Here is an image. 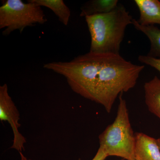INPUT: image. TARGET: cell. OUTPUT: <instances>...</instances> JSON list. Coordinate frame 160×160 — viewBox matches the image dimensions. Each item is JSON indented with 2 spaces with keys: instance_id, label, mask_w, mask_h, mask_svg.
<instances>
[{
  "instance_id": "cell-13",
  "label": "cell",
  "mask_w": 160,
  "mask_h": 160,
  "mask_svg": "<svg viewBox=\"0 0 160 160\" xmlns=\"http://www.w3.org/2000/svg\"><path fill=\"white\" fill-rule=\"evenodd\" d=\"M108 157V155L104 150L101 147H99L96 154L92 160H105Z\"/></svg>"
},
{
  "instance_id": "cell-4",
  "label": "cell",
  "mask_w": 160,
  "mask_h": 160,
  "mask_svg": "<svg viewBox=\"0 0 160 160\" xmlns=\"http://www.w3.org/2000/svg\"><path fill=\"white\" fill-rule=\"evenodd\" d=\"M0 7V29H4L2 35L8 36L14 30L22 33L28 26L44 24L47 22L46 15L41 7L31 2L21 0L2 1Z\"/></svg>"
},
{
  "instance_id": "cell-15",
  "label": "cell",
  "mask_w": 160,
  "mask_h": 160,
  "mask_svg": "<svg viewBox=\"0 0 160 160\" xmlns=\"http://www.w3.org/2000/svg\"><path fill=\"white\" fill-rule=\"evenodd\" d=\"M157 141L158 145L159 147V148L160 149V138H159L157 139Z\"/></svg>"
},
{
  "instance_id": "cell-2",
  "label": "cell",
  "mask_w": 160,
  "mask_h": 160,
  "mask_svg": "<svg viewBox=\"0 0 160 160\" xmlns=\"http://www.w3.org/2000/svg\"><path fill=\"white\" fill-rule=\"evenodd\" d=\"M90 36V52L120 54L121 44L127 26L132 18L125 6L117 7L107 13L85 17Z\"/></svg>"
},
{
  "instance_id": "cell-3",
  "label": "cell",
  "mask_w": 160,
  "mask_h": 160,
  "mask_svg": "<svg viewBox=\"0 0 160 160\" xmlns=\"http://www.w3.org/2000/svg\"><path fill=\"white\" fill-rule=\"evenodd\" d=\"M119 96V104L113 122L107 126L99 137L100 147L108 156H117L127 160H136V138L129 121L126 101Z\"/></svg>"
},
{
  "instance_id": "cell-11",
  "label": "cell",
  "mask_w": 160,
  "mask_h": 160,
  "mask_svg": "<svg viewBox=\"0 0 160 160\" xmlns=\"http://www.w3.org/2000/svg\"><path fill=\"white\" fill-rule=\"evenodd\" d=\"M38 6L49 8L54 12L59 21L67 26L71 16V11L63 0H28Z\"/></svg>"
},
{
  "instance_id": "cell-9",
  "label": "cell",
  "mask_w": 160,
  "mask_h": 160,
  "mask_svg": "<svg viewBox=\"0 0 160 160\" xmlns=\"http://www.w3.org/2000/svg\"><path fill=\"white\" fill-rule=\"evenodd\" d=\"M118 0H91L81 6L80 16L86 17L92 15L107 13L116 8Z\"/></svg>"
},
{
  "instance_id": "cell-12",
  "label": "cell",
  "mask_w": 160,
  "mask_h": 160,
  "mask_svg": "<svg viewBox=\"0 0 160 160\" xmlns=\"http://www.w3.org/2000/svg\"><path fill=\"white\" fill-rule=\"evenodd\" d=\"M138 60L140 62L154 68L160 72V59L151 57L148 55H140Z\"/></svg>"
},
{
  "instance_id": "cell-10",
  "label": "cell",
  "mask_w": 160,
  "mask_h": 160,
  "mask_svg": "<svg viewBox=\"0 0 160 160\" xmlns=\"http://www.w3.org/2000/svg\"><path fill=\"white\" fill-rule=\"evenodd\" d=\"M132 25L137 30L146 35L150 41V50L147 55L160 59V29L153 25L142 26L135 19L132 20Z\"/></svg>"
},
{
  "instance_id": "cell-6",
  "label": "cell",
  "mask_w": 160,
  "mask_h": 160,
  "mask_svg": "<svg viewBox=\"0 0 160 160\" xmlns=\"http://www.w3.org/2000/svg\"><path fill=\"white\" fill-rule=\"evenodd\" d=\"M136 160H160V149L156 139L142 132L135 133Z\"/></svg>"
},
{
  "instance_id": "cell-1",
  "label": "cell",
  "mask_w": 160,
  "mask_h": 160,
  "mask_svg": "<svg viewBox=\"0 0 160 160\" xmlns=\"http://www.w3.org/2000/svg\"><path fill=\"white\" fill-rule=\"evenodd\" d=\"M43 67L64 76L72 91L101 104L109 113L118 96L134 88L145 66L120 54L89 52L69 62H51Z\"/></svg>"
},
{
  "instance_id": "cell-5",
  "label": "cell",
  "mask_w": 160,
  "mask_h": 160,
  "mask_svg": "<svg viewBox=\"0 0 160 160\" xmlns=\"http://www.w3.org/2000/svg\"><path fill=\"white\" fill-rule=\"evenodd\" d=\"M20 114L8 92L6 84L0 86V120L9 123L13 134V144L11 148L22 152L26 143L25 138L19 131Z\"/></svg>"
},
{
  "instance_id": "cell-14",
  "label": "cell",
  "mask_w": 160,
  "mask_h": 160,
  "mask_svg": "<svg viewBox=\"0 0 160 160\" xmlns=\"http://www.w3.org/2000/svg\"><path fill=\"white\" fill-rule=\"evenodd\" d=\"M20 156H21V160H31L29 159H28L24 155V154L22 153V152H20Z\"/></svg>"
},
{
  "instance_id": "cell-7",
  "label": "cell",
  "mask_w": 160,
  "mask_h": 160,
  "mask_svg": "<svg viewBox=\"0 0 160 160\" xmlns=\"http://www.w3.org/2000/svg\"><path fill=\"white\" fill-rule=\"evenodd\" d=\"M140 12L137 20L143 26L160 25V2L158 0H135Z\"/></svg>"
},
{
  "instance_id": "cell-8",
  "label": "cell",
  "mask_w": 160,
  "mask_h": 160,
  "mask_svg": "<svg viewBox=\"0 0 160 160\" xmlns=\"http://www.w3.org/2000/svg\"><path fill=\"white\" fill-rule=\"evenodd\" d=\"M145 102L152 113L160 119V79L155 76L144 85Z\"/></svg>"
}]
</instances>
